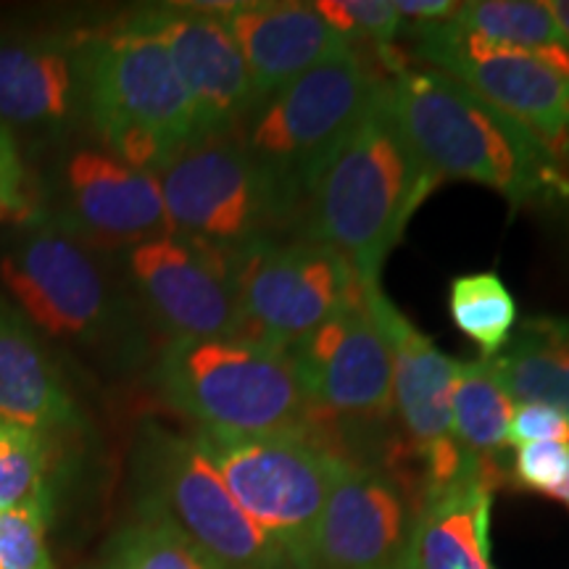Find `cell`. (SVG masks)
I'll return each mask as SVG.
<instances>
[{
    "instance_id": "cell-1",
    "label": "cell",
    "mask_w": 569,
    "mask_h": 569,
    "mask_svg": "<svg viewBox=\"0 0 569 569\" xmlns=\"http://www.w3.org/2000/svg\"><path fill=\"white\" fill-rule=\"evenodd\" d=\"M0 280L40 336L59 340L106 372L130 375L151 356L148 319L117 253L80 243L40 213L21 217L9 234Z\"/></svg>"
},
{
    "instance_id": "cell-2",
    "label": "cell",
    "mask_w": 569,
    "mask_h": 569,
    "mask_svg": "<svg viewBox=\"0 0 569 569\" xmlns=\"http://www.w3.org/2000/svg\"><path fill=\"white\" fill-rule=\"evenodd\" d=\"M438 184L398 122L382 77L351 134L311 184L298 234L343 256L361 290L380 288L382 264Z\"/></svg>"
},
{
    "instance_id": "cell-3",
    "label": "cell",
    "mask_w": 569,
    "mask_h": 569,
    "mask_svg": "<svg viewBox=\"0 0 569 569\" xmlns=\"http://www.w3.org/2000/svg\"><path fill=\"white\" fill-rule=\"evenodd\" d=\"M398 122L419 159L443 180L478 182L511 209L569 203V169L509 113L443 71L398 63L388 77Z\"/></svg>"
},
{
    "instance_id": "cell-4",
    "label": "cell",
    "mask_w": 569,
    "mask_h": 569,
    "mask_svg": "<svg viewBox=\"0 0 569 569\" xmlns=\"http://www.w3.org/2000/svg\"><path fill=\"white\" fill-rule=\"evenodd\" d=\"M77 77L84 124L130 167L159 174L201 140L193 98L167 48L130 19L77 38Z\"/></svg>"
},
{
    "instance_id": "cell-5",
    "label": "cell",
    "mask_w": 569,
    "mask_h": 569,
    "mask_svg": "<svg viewBox=\"0 0 569 569\" xmlns=\"http://www.w3.org/2000/svg\"><path fill=\"white\" fill-rule=\"evenodd\" d=\"M153 386L169 409L196 425V432L315 436V411L293 359L259 340H167L156 356Z\"/></svg>"
},
{
    "instance_id": "cell-6",
    "label": "cell",
    "mask_w": 569,
    "mask_h": 569,
    "mask_svg": "<svg viewBox=\"0 0 569 569\" xmlns=\"http://www.w3.org/2000/svg\"><path fill=\"white\" fill-rule=\"evenodd\" d=\"M156 180L169 227L193 243L230 253L301 230V206L253 159L238 130L190 142Z\"/></svg>"
},
{
    "instance_id": "cell-7",
    "label": "cell",
    "mask_w": 569,
    "mask_h": 569,
    "mask_svg": "<svg viewBox=\"0 0 569 569\" xmlns=\"http://www.w3.org/2000/svg\"><path fill=\"white\" fill-rule=\"evenodd\" d=\"M193 438L238 507L290 567L317 569L319 519L348 457L306 432L240 438L193 430Z\"/></svg>"
},
{
    "instance_id": "cell-8",
    "label": "cell",
    "mask_w": 569,
    "mask_h": 569,
    "mask_svg": "<svg viewBox=\"0 0 569 569\" xmlns=\"http://www.w3.org/2000/svg\"><path fill=\"white\" fill-rule=\"evenodd\" d=\"M382 74H375L348 42L256 103L238 127L251 156L293 201L303 206L322 167L365 113Z\"/></svg>"
},
{
    "instance_id": "cell-9",
    "label": "cell",
    "mask_w": 569,
    "mask_h": 569,
    "mask_svg": "<svg viewBox=\"0 0 569 569\" xmlns=\"http://www.w3.org/2000/svg\"><path fill=\"white\" fill-rule=\"evenodd\" d=\"M140 511L169 522L232 569H293L238 507L193 432L146 425L134 448Z\"/></svg>"
},
{
    "instance_id": "cell-10",
    "label": "cell",
    "mask_w": 569,
    "mask_h": 569,
    "mask_svg": "<svg viewBox=\"0 0 569 569\" xmlns=\"http://www.w3.org/2000/svg\"><path fill=\"white\" fill-rule=\"evenodd\" d=\"M238 293L240 336L280 351L361 298L359 277L330 246L293 234L227 253Z\"/></svg>"
},
{
    "instance_id": "cell-11",
    "label": "cell",
    "mask_w": 569,
    "mask_h": 569,
    "mask_svg": "<svg viewBox=\"0 0 569 569\" xmlns=\"http://www.w3.org/2000/svg\"><path fill=\"white\" fill-rule=\"evenodd\" d=\"M401 34L411 59L509 113L569 169V77L538 56L475 38L451 21H411Z\"/></svg>"
},
{
    "instance_id": "cell-12",
    "label": "cell",
    "mask_w": 569,
    "mask_h": 569,
    "mask_svg": "<svg viewBox=\"0 0 569 569\" xmlns=\"http://www.w3.org/2000/svg\"><path fill=\"white\" fill-rule=\"evenodd\" d=\"M32 213L103 253L172 232L156 174L101 146H77L51 163Z\"/></svg>"
},
{
    "instance_id": "cell-13",
    "label": "cell",
    "mask_w": 569,
    "mask_h": 569,
    "mask_svg": "<svg viewBox=\"0 0 569 569\" xmlns=\"http://www.w3.org/2000/svg\"><path fill=\"white\" fill-rule=\"evenodd\" d=\"M393 353V415L401 419L419 475V501L486 465L453 438V380L459 361L425 338L382 288L361 290Z\"/></svg>"
},
{
    "instance_id": "cell-14",
    "label": "cell",
    "mask_w": 569,
    "mask_h": 569,
    "mask_svg": "<svg viewBox=\"0 0 569 569\" xmlns=\"http://www.w3.org/2000/svg\"><path fill=\"white\" fill-rule=\"evenodd\" d=\"M134 301L167 340L232 338L243 332L224 251L169 232L117 253Z\"/></svg>"
},
{
    "instance_id": "cell-15",
    "label": "cell",
    "mask_w": 569,
    "mask_h": 569,
    "mask_svg": "<svg viewBox=\"0 0 569 569\" xmlns=\"http://www.w3.org/2000/svg\"><path fill=\"white\" fill-rule=\"evenodd\" d=\"M288 353L315 411V427L322 419L372 425L393 417V353L365 293Z\"/></svg>"
},
{
    "instance_id": "cell-16",
    "label": "cell",
    "mask_w": 569,
    "mask_h": 569,
    "mask_svg": "<svg viewBox=\"0 0 569 569\" xmlns=\"http://www.w3.org/2000/svg\"><path fill=\"white\" fill-rule=\"evenodd\" d=\"M227 6H151L127 17L167 48L193 98L201 138L238 130L256 106L243 53L222 17Z\"/></svg>"
},
{
    "instance_id": "cell-17",
    "label": "cell",
    "mask_w": 569,
    "mask_h": 569,
    "mask_svg": "<svg viewBox=\"0 0 569 569\" xmlns=\"http://www.w3.org/2000/svg\"><path fill=\"white\" fill-rule=\"evenodd\" d=\"M417 511L401 478L348 459L319 519L317 569H407Z\"/></svg>"
},
{
    "instance_id": "cell-18",
    "label": "cell",
    "mask_w": 569,
    "mask_h": 569,
    "mask_svg": "<svg viewBox=\"0 0 569 569\" xmlns=\"http://www.w3.org/2000/svg\"><path fill=\"white\" fill-rule=\"evenodd\" d=\"M0 122L38 138L84 122L77 38L0 32Z\"/></svg>"
},
{
    "instance_id": "cell-19",
    "label": "cell",
    "mask_w": 569,
    "mask_h": 569,
    "mask_svg": "<svg viewBox=\"0 0 569 569\" xmlns=\"http://www.w3.org/2000/svg\"><path fill=\"white\" fill-rule=\"evenodd\" d=\"M222 17L243 53L256 103L348 46L315 3H230Z\"/></svg>"
},
{
    "instance_id": "cell-20",
    "label": "cell",
    "mask_w": 569,
    "mask_h": 569,
    "mask_svg": "<svg viewBox=\"0 0 569 569\" xmlns=\"http://www.w3.org/2000/svg\"><path fill=\"white\" fill-rule=\"evenodd\" d=\"M498 465H482L438 493L419 501L407 569H496L490 561L493 488Z\"/></svg>"
},
{
    "instance_id": "cell-21",
    "label": "cell",
    "mask_w": 569,
    "mask_h": 569,
    "mask_svg": "<svg viewBox=\"0 0 569 569\" xmlns=\"http://www.w3.org/2000/svg\"><path fill=\"white\" fill-rule=\"evenodd\" d=\"M0 419L46 432L82 427V411L34 325L0 296Z\"/></svg>"
},
{
    "instance_id": "cell-22",
    "label": "cell",
    "mask_w": 569,
    "mask_h": 569,
    "mask_svg": "<svg viewBox=\"0 0 569 569\" xmlns=\"http://www.w3.org/2000/svg\"><path fill=\"white\" fill-rule=\"evenodd\" d=\"M490 361L511 401L543 403L569 422V317L525 319Z\"/></svg>"
},
{
    "instance_id": "cell-23",
    "label": "cell",
    "mask_w": 569,
    "mask_h": 569,
    "mask_svg": "<svg viewBox=\"0 0 569 569\" xmlns=\"http://www.w3.org/2000/svg\"><path fill=\"white\" fill-rule=\"evenodd\" d=\"M448 21L475 38L538 56L540 61L569 77V46L549 11V3L469 0V3H459L457 13Z\"/></svg>"
},
{
    "instance_id": "cell-24",
    "label": "cell",
    "mask_w": 569,
    "mask_h": 569,
    "mask_svg": "<svg viewBox=\"0 0 569 569\" xmlns=\"http://www.w3.org/2000/svg\"><path fill=\"white\" fill-rule=\"evenodd\" d=\"M517 403L498 380L493 361H459L453 380V438L465 451L488 465H498V453L507 448V430Z\"/></svg>"
},
{
    "instance_id": "cell-25",
    "label": "cell",
    "mask_w": 569,
    "mask_h": 569,
    "mask_svg": "<svg viewBox=\"0 0 569 569\" xmlns=\"http://www.w3.org/2000/svg\"><path fill=\"white\" fill-rule=\"evenodd\" d=\"M448 311L461 336L480 348L482 359L501 353L517 330V301L493 269L453 277Z\"/></svg>"
},
{
    "instance_id": "cell-26",
    "label": "cell",
    "mask_w": 569,
    "mask_h": 569,
    "mask_svg": "<svg viewBox=\"0 0 569 569\" xmlns=\"http://www.w3.org/2000/svg\"><path fill=\"white\" fill-rule=\"evenodd\" d=\"M106 569H232L153 515L138 517L113 540Z\"/></svg>"
},
{
    "instance_id": "cell-27",
    "label": "cell",
    "mask_w": 569,
    "mask_h": 569,
    "mask_svg": "<svg viewBox=\"0 0 569 569\" xmlns=\"http://www.w3.org/2000/svg\"><path fill=\"white\" fill-rule=\"evenodd\" d=\"M46 436L0 419V511L51 501L46 490Z\"/></svg>"
},
{
    "instance_id": "cell-28",
    "label": "cell",
    "mask_w": 569,
    "mask_h": 569,
    "mask_svg": "<svg viewBox=\"0 0 569 569\" xmlns=\"http://www.w3.org/2000/svg\"><path fill=\"white\" fill-rule=\"evenodd\" d=\"M48 503L0 511V569H53L46 538Z\"/></svg>"
},
{
    "instance_id": "cell-29",
    "label": "cell",
    "mask_w": 569,
    "mask_h": 569,
    "mask_svg": "<svg viewBox=\"0 0 569 569\" xmlns=\"http://www.w3.org/2000/svg\"><path fill=\"white\" fill-rule=\"evenodd\" d=\"M315 9L351 42H372L380 51H390L401 34V17L390 0H319Z\"/></svg>"
},
{
    "instance_id": "cell-30",
    "label": "cell",
    "mask_w": 569,
    "mask_h": 569,
    "mask_svg": "<svg viewBox=\"0 0 569 569\" xmlns=\"http://www.w3.org/2000/svg\"><path fill=\"white\" fill-rule=\"evenodd\" d=\"M569 465V443H530L519 446L511 467V480L522 490L551 496L565 480Z\"/></svg>"
},
{
    "instance_id": "cell-31",
    "label": "cell",
    "mask_w": 569,
    "mask_h": 569,
    "mask_svg": "<svg viewBox=\"0 0 569 569\" xmlns=\"http://www.w3.org/2000/svg\"><path fill=\"white\" fill-rule=\"evenodd\" d=\"M530 443H569L567 417L543 403H517L507 430V446Z\"/></svg>"
},
{
    "instance_id": "cell-32",
    "label": "cell",
    "mask_w": 569,
    "mask_h": 569,
    "mask_svg": "<svg viewBox=\"0 0 569 569\" xmlns=\"http://www.w3.org/2000/svg\"><path fill=\"white\" fill-rule=\"evenodd\" d=\"M0 206L21 217H27L32 209L30 180H27L19 142L3 122H0Z\"/></svg>"
},
{
    "instance_id": "cell-33",
    "label": "cell",
    "mask_w": 569,
    "mask_h": 569,
    "mask_svg": "<svg viewBox=\"0 0 569 569\" xmlns=\"http://www.w3.org/2000/svg\"><path fill=\"white\" fill-rule=\"evenodd\" d=\"M401 19L411 21H448L457 13L459 3L451 0H390Z\"/></svg>"
},
{
    "instance_id": "cell-34",
    "label": "cell",
    "mask_w": 569,
    "mask_h": 569,
    "mask_svg": "<svg viewBox=\"0 0 569 569\" xmlns=\"http://www.w3.org/2000/svg\"><path fill=\"white\" fill-rule=\"evenodd\" d=\"M549 11L553 13V19H557L559 30H561V34H565V40L569 46V0H551Z\"/></svg>"
},
{
    "instance_id": "cell-35",
    "label": "cell",
    "mask_w": 569,
    "mask_h": 569,
    "mask_svg": "<svg viewBox=\"0 0 569 569\" xmlns=\"http://www.w3.org/2000/svg\"><path fill=\"white\" fill-rule=\"evenodd\" d=\"M549 498H553V501H559V503H565V507L569 509V465H567V475H565V480H561L559 486L553 488V493H551Z\"/></svg>"
},
{
    "instance_id": "cell-36",
    "label": "cell",
    "mask_w": 569,
    "mask_h": 569,
    "mask_svg": "<svg viewBox=\"0 0 569 569\" xmlns=\"http://www.w3.org/2000/svg\"><path fill=\"white\" fill-rule=\"evenodd\" d=\"M0 211H3V206H0Z\"/></svg>"
}]
</instances>
